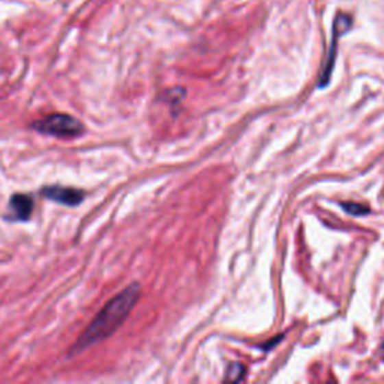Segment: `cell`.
<instances>
[{
    "label": "cell",
    "instance_id": "1",
    "mask_svg": "<svg viewBox=\"0 0 384 384\" xmlns=\"http://www.w3.org/2000/svg\"><path fill=\"white\" fill-rule=\"evenodd\" d=\"M140 296V284H131L123 291L116 294L113 299L108 300L106 307L99 311V314L87 326V329L80 335L77 342L71 347L68 356L71 357L83 353V351L89 350L93 346H98L99 342L113 335L123 324L128 315L131 314L134 307L137 305Z\"/></svg>",
    "mask_w": 384,
    "mask_h": 384
},
{
    "label": "cell",
    "instance_id": "4",
    "mask_svg": "<svg viewBox=\"0 0 384 384\" xmlns=\"http://www.w3.org/2000/svg\"><path fill=\"white\" fill-rule=\"evenodd\" d=\"M43 195L48 200H51L54 203L69 206V207L80 206L86 198L84 191L71 188V187H60V185H51L43 188Z\"/></svg>",
    "mask_w": 384,
    "mask_h": 384
},
{
    "label": "cell",
    "instance_id": "5",
    "mask_svg": "<svg viewBox=\"0 0 384 384\" xmlns=\"http://www.w3.org/2000/svg\"><path fill=\"white\" fill-rule=\"evenodd\" d=\"M34 198L26 194H14L10 198L8 212L5 218L8 221H29L34 213Z\"/></svg>",
    "mask_w": 384,
    "mask_h": 384
},
{
    "label": "cell",
    "instance_id": "6",
    "mask_svg": "<svg viewBox=\"0 0 384 384\" xmlns=\"http://www.w3.org/2000/svg\"><path fill=\"white\" fill-rule=\"evenodd\" d=\"M341 207L348 215H353V216H363L366 213H370V207L359 203H342Z\"/></svg>",
    "mask_w": 384,
    "mask_h": 384
},
{
    "label": "cell",
    "instance_id": "7",
    "mask_svg": "<svg viewBox=\"0 0 384 384\" xmlns=\"http://www.w3.org/2000/svg\"><path fill=\"white\" fill-rule=\"evenodd\" d=\"M242 377H243V366L240 363H235L230 366L226 380L227 381H239V380H242Z\"/></svg>",
    "mask_w": 384,
    "mask_h": 384
},
{
    "label": "cell",
    "instance_id": "8",
    "mask_svg": "<svg viewBox=\"0 0 384 384\" xmlns=\"http://www.w3.org/2000/svg\"><path fill=\"white\" fill-rule=\"evenodd\" d=\"M381 348H383V355H384V344H383V347H381Z\"/></svg>",
    "mask_w": 384,
    "mask_h": 384
},
{
    "label": "cell",
    "instance_id": "2",
    "mask_svg": "<svg viewBox=\"0 0 384 384\" xmlns=\"http://www.w3.org/2000/svg\"><path fill=\"white\" fill-rule=\"evenodd\" d=\"M32 128L39 134L51 135L58 139H77L84 134V125L74 116L65 113H53L35 120Z\"/></svg>",
    "mask_w": 384,
    "mask_h": 384
},
{
    "label": "cell",
    "instance_id": "3",
    "mask_svg": "<svg viewBox=\"0 0 384 384\" xmlns=\"http://www.w3.org/2000/svg\"><path fill=\"white\" fill-rule=\"evenodd\" d=\"M351 24H353V20H351L348 14H338V15H336V19L333 21V26H332V43H331L329 58H327L322 78H320V87H324L327 83H329L331 75H332V69H333V65H335V59H336V47H338V38L342 36L344 34H347V32L351 27Z\"/></svg>",
    "mask_w": 384,
    "mask_h": 384
}]
</instances>
